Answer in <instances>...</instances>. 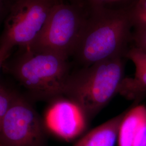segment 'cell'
I'll return each mask as SVG.
<instances>
[{"label": "cell", "instance_id": "7c38bea8", "mask_svg": "<svg viewBox=\"0 0 146 146\" xmlns=\"http://www.w3.org/2000/svg\"><path fill=\"white\" fill-rule=\"evenodd\" d=\"M129 10L134 27L146 25V0H137Z\"/></svg>", "mask_w": 146, "mask_h": 146}, {"label": "cell", "instance_id": "2e32d148", "mask_svg": "<svg viewBox=\"0 0 146 146\" xmlns=\"http://www.w3.org/2000/svg\"><path fill=\"white\" fill-rule=\"evenodd\" d=\"M58 1H63V2H68L72 3H75V4L82 5H86L88 4L87 0H58Z\"/></svg>", "mask_w": 146, "mask_h": 146}, {"label": "cell", "instance_id": "ba28073f", "mask_svg": "<svg viewBox=\"0 0 146 146\" xmlns=\"http://www.w3.org/2000/svg\"><path fill=\"white\" fill-rule=\"evenodd\" d=\"M125 58L131 60L135 67L133 78H125L121 84L118 94L129 100L146 97V52L135 46L129 47Z\"/></svg>", "mask_w": 146, "mask_h": 146}, {"label": "cell", "instance_id": "5b68a950", "mask_svg": "<svg viewBox=\"0 0 146 146\" xmlns=\"http://www.w3.org/2000/svg\"><path fill=\"white\" fill-rule=\"evenodd\" d=\"M58 0H17L4 22L0 38L1 66L15 47L26 48L34 42Z\"/></svg>", "mask_w": 146, "mask_h": 146}, {"label": "cell", "instance_id": "9a60e30c", "mask_svg": "<svg viewBox=\"0 0 146 146\" xmlns=\"http://www.w3.org/2000/svg\"><path fill=\"white\" fill-rule=\"evenodd\" d=\"M88 5L90 7H107V5L113 3H121L137 0H87Z\"/></svg>", "mask_w": 146, "mask_h": 146}, {"label": "cell", "instance_id": "30bf717a", "mask_svg": "<svg viewBox=\"0 0 146 146\" xmlns=\"http://www.w3.org/2000/svg\"><path fill=\"white\" fill-rule=\"evenodd\" d=\"M146 121V107L138 105L125 111L119 131L118 146H137L139 131Z\"/></svg>", "mask_w": 146, "mask_h": 146}, {"label": "cell", "instance_id": "4fadbf2b", "mask_svg": "<svg viewBox=\"0 0 146 146\" xmlns=\"http://www.w3.org/2000/svg\"><path fill=\"white\" fill-rule=\"evenodd\" d=\"M134 46L146 52V25L134 27L132 36Z\"/></svg>", "mask_w": 146, "mask_h": 146}, {"label": "cell", "instance_id": "6da1fadb", "mask_svg": "<svg viewBox=\"0 0 146 146\" xmlns=\"http://www.w3.org/2000/svg\"><path fill=\"white\" fill-rule=\"evenodd\" d=\"M129 8L89 7L84 31L73 56L83 67L111 58L123 56L132 42Z\"/></svg>", "mask_w": 146, "mask_h": 146}, {"label": "cell", "instance_id": "5bb4252c", "mask_svg": "<svg viewBox=\"0 0 146 146\" xmlns=\"http://www.w3.org/2000/svg\"><path fill=\"white\" fill-rule=\"evenodd\" d=\"M17 0H0V19L3 22L11 8Z\"/></svg>", "mask_w": 146, "mask_h": 146}, {"label": "cell", "instance_id": "3957f363", "mask_svg": "<svg viewBox=\"0 0 146 146\" xmlns=\"http://www.w3.org/2000/svg\"><path fill=\"white\" fill-rule=\"evenodd\" d=\"M20 48V52L1 67L36 96L54 99L64 95L70 74L69 58L29 48Z\"/></svg>", "mask_w": 146, "mask_h": 146}, {"label": "cell", "instance_id": "52a82bcc", "mask_svg": "<svg viewBox=\"0 0 146 146\" xmlns=\"http://www.w3.org/2000/svg\"><path fill=\"white\" fill-rule=\"evenodd\" d=\"M89 120L84 110L71 100H56L44 116L47 129L66 141L78 137L86 131Z\"/></svg>", "mask_w": 146, "mask_h": 146}, {"label": "cell", "instance_id": "e0dca14e", "mask_svg": "<svg viewBox=\"0 0 146 146\" xmlns=\"http://www.w3.org/2000/svg\"><path fill=\"white\" fill-rule=\"evenodd\" d=\"M141 146H146V135L143 141H142V142L141 143Z\"/></svg>", "mask_w": 146, "mask_h": 146}, {"label": "cell", "instance_id": "8992f818", "mask_svg": "<svg viewBox=\"0 0 146 146\" xmlns=\"http://www.w3.org/2000/svg\"><path fill=\"white\" fill-rule=\"evenodd\" d=\"M46 129L33 106L17 94L0 121V146H46Z\"/></svg>", "mask_w": 146, "mask_h": 146}, {"label": "cell", "instance_id": "7a4b0ae2", "mask_svg": "<svg viewBox=\"0 0 146 146\" xmlns=\"http://www.w3.org/2000/svg\"><path fill=\"white\" fill-rule=\"evenodd\" d=\"M125 59H107L70 74L64 95L78 104L89 120L92 119L118 94L125 78Z\"/></svg>", "mask_w": 146, "mask_h": 146}, {"label": "cell", "instance_id": "9c48e42d", "mask_svg": "<svg viewBox=\"0 0 146 146\" xmlns=\"http://www.w3.org/2000/svg\"><path fill=\"white\" fill-rule=\"evenodd\" d=\"M125 111L89 131L74 146H115Z\"/></svg>", "mask_w": 146, "mask_h": 146}, {"label": "cell", "instance_id": "277c9868", "mask_svg": "<svg viewBox=\"0 0 146 146\" xmlns=\"http://www.w3.org/2000/svg\"><path fill=\"white\" fill-rule=\"evenodd\" d=\"M89 13L88 5L60 1L52 8L36 40L28 47L69 58L73 56Z\"/></svg>", "mask_w": 146, "mask_h": 146}, {"label": "cell", "instance_id": "8fae6325", "mask_svg": "<svg viewBox=\"0 0 146 146\" xmlns=\"http://www.w3.org/2000/svg\"><path fill=\"white\" fill-rule=\"evenodd\" d=\"M17 93L11 90L2 83L0 85V121L10 110Z\"/></svg>", "mask_w": 146, "mask_h": 146}]
</instances>
